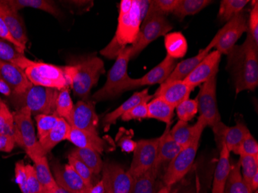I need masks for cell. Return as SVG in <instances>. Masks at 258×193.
<instances>
[{
	"label": "cell",
	"mask_w": 258,
	"mask_h": 193,
	"mask_svg": "<svg viewBox=\"0 0 258 193\" xmlns=\"http://www.w3.org/2000/svg\"><path fill=\"white\" fill-rule=\"evenodd\" d=\"M227 70L233 77L236 94L257 88L258 45L248 33L243 44L235 45L227 54Z\"/></svg>",
	"instance_id": "cell-1"
},
{
	"label": "cell",
	"mask_w": 258,
	"mask_h": 193,
	"mask_svg": "<svg viewBox=\"0 0 258 193\" xmlns=\"http://www.w3.org/2000/svg\"><path fill=\"white\" fill-rule=\"evenodd\" d=\"M142 23L141 0H122L115 34L100 53L108 59H116L127 45L132 46L136 42Z\"/></svg>",
	"instance_id": "cell-2"
},
{
	"label": "cell",
	"mask_w": 258,
	"mask_h": 193,
	"mask_svg": "<svg viewBox=\"0 0 258 193\" xmlns=\"http://www.w3.org/2000/svg\"><path fill=\"white\" fill-rule=\"evenodd\" d=\"M70 82V88L74 94L85 101L89 97L91 89L98 84L105 72L104 62L101 58L91 56L73 65L65 66Z\"/></svg>",
	"instance_id": "cell-3"
},
{
	"label": "cell",
	"mask_w": 258,
	"mask_h": 193,
	"mask_svg": "<svg viewBox=\"0 0 258 193\" xmlns=\"http://www.w3.org/2000/svg\"><path fill=\"white\" fill-rule=\"evenodd\" d=\"M58 90L32 85L23 93H14L10 98L16 110L27 107L32 114H56Z\"/></svg>",
	"instance_id": "cell-4"
},
{
	"label": "cell",
	"mask_w": 258,
	"mask_h": 193,
	"mask_svg": "<svg viewBox=\"0 0 258 193\" xmlns=\"http://www.w3.org/2000/svg\"><path fill=\"white\" fill-rule=\"evenodd\" d=\"M132 46H126L116 58L115 63L108 74L104 86L93 94L95 102L111 99L123 93V88L130 77L127 75V65L131 59Z\"/></svg>",
	"instance_id": "cell-5"
},
{
	"label": "cell",
	"mask_w": 258,
	"mask_h": 193,
	"mask_svg": "<svg viewBox=\"0 0 258 193\" xmlns=\"http://www.w3.org/2000/svg\"><path fill=\"white\" fill-rule=\"evenodd\" d=\"M13 115L17 132V145L24 149L32 161L46 155L35 133L31 111L24 107L16 110Z\"/></svg>",
	"instance_id": "cell-6"
},
{
	"label": "cell",
	"mask_w": 258,
	"mask_h": 193,
	"mask_svg": "<svg viewBox=\"0 0 258 193\" xmlns=\"http://www.w3.org/2000/svg\"><path fill=\"white\" fill-rule=\"evenodd\" d=\"M24 72L30 82L35 86L53 88L58 91L70 88L65 67L33 62Z\"/></svg>",
	"instance_id": "cell-7"
},
{
	"label": "cell",
	"mask_w": 258,
	"mask_h": 193,
	"mask_svg": "<svg viewBox=\"0 0 258 193\" xmlns=\"http://www.w3.org/2000/svg\"><path fill=\"white\" fill-rule=\"evenodd\" d=\"M172 29L166 16L147 13L141 24L140 31L136 42L132 45L131 59L136 57L152 42L167 34Z\"/></svg>",
	"instance_id": "cell-8"
},
{
	"label": "cell",
	"mask_w": 258,
	"mask_h": 193,
	"mask_svg": "<svg viewBox=\"0 0 258 193\" xmlns=\"http://www.w3.org/2000/svg\"><path fill=\"white\" fill-rule=\"evenodd\" d=\"M247 20L246 13L243 11L234 16L217 32L214 38L206 48L210 51L215 47L216 50L220 54H228L242 35L248 31Z\"/></svg>",
	"instance_id": "cell-9"
},
{
	"label": "cell",
	"mask_w": 258,
	"mask_h": 193,
	"mask_svg": "<svg viewBox=\"0 0 258 193\" xmlns=\"http://www.w3.org/2000/svg\"><path fill=\"white\" fill-rule=\"evenodd\" d=\"M203 132H199L192 142L182 147L173 160L169 162L163 177L165 185L172 186L189 172L195 160Z\"/></svg>",
	"instance_id": "cell-10"
},
{
	"label": "cell",
	"mask_w": 258,
	"mask_h": 193,
	"mask_svg": "<svg viewBox=\"0 0 258 193\" xmlns=\"http://www.w3.org/2000/svg\"><path fill=\"white\" fill-rule=\"evenodd\" d=\"M217 75L211 77L203 84L196 98L198 112L209 127H214L221 121L217 101Z\"/></svg>",
	"instance_id": "cell-11"
},
{
	"label": "cell",
	"mask_w": 258,
	"mask_h": 193,
	"mask_svg": "<svg viewBox=\"0 0 258 193\" xmlns=\"http://www.w3.org/2000/svg\"><path fill=\"white\" fill-rule=\"evenodd\" d=\"M160 137L156 139H141L133 152L131 166L127 172L133 179L143 175L154 166L157 157Z\"/></svg>",
	"instance_id": "cell-12"
},
{
	"label": "cell",
	"mask_w": 258,
	"mask_h": 193,
	"mask_svg": "<svg viewBox=\"0 0 258 193\" xmlns=\"http://www.w3.org/2000/svg\"><path fill=\"white\" fill-rule=\"evenodd\" d=\"M104 193H132L133 177L119 164L107 162L102 168Z\"/></svg>",
	"instance_id": "cell-13"
},
{
	"label": "cell",
	"mask_w": 258,
	"mask_h": 193,
	"mask_svg": "<svg viewBox=\"0 0 258 193\" xmlns=\"http://www.w3.org/2000/svg\"><path fill=\"white\" fill-rule=\"evenodd\" d=\"M175 65H176V59L166 55V57L164 58L161 63L154 68H152L143 78H137V79L129 78L128 81L126 83L125 86L123 88V93L136 89V88L137 89L140 87L163 84L172 73Z\"/></svg>",
	"instance_id": "cell-14"
},
{
	"label": "cell",
	"mask_w": 258,
	"mask_h": 193,
	"mask_svg": "<svg viewBox=\"0 0 258 193\" xmlns=\"http://www.w3.org/2000/svg\"><path fill=\"white\" fill-rule=\"evenodd\" d=\"M52 173L58 185L71 193H90L93 186L88 185L69 164L53 161L51 164Z\"/></svg>",
	"instance_id": "cell-15"
},
{
	"label": "cell",
	"mask_w": 258,
	"mask_h": 193,
	"mask_svg": "<svg viewBox=\"0 0 258 193\" xmlns=\"http://www.w3.org/2000/svg\"><path fill=\"white\" fill-rule=\"evenodd\" d=\"M95 104L93 101H80L74 105L71 118L68 124L71 127L87 131V132L98 133L99 118L95 111Z\"/></svg>",
	"instance_id": "cell-16"
},
{
	"label": "cell",
	"mask_w": 258,
	"mask_h": 193,
	"mask_svg": "<svg viewBox=\"0 0 258 193\" xmlns=\"http://www.w3.org/2000/svg\"><path fill=\"white\" fill-rule=\"evenodd\" d=\"M221 56L217 50L210 51L184 80V82L192 88H195L198 85L204 84L211 77L217 75Z\"/></svg>",
	"instance_id": "cell-17"
},
{
	"label": "cell",
	"mask_w": 258,
	"mask_h": 193,
	"mask_svg": "<svg viewBox=\"0 0 258 193\" xmlns=\"http://www.w3.org/2000/svg\"><path fill=\"white\" fill-rule=\"evenodd\" d=\"M212 129L215 134L216 140L218 141L220 145L224 143L230 152L235 154L246 135L250 132L242 120H237L236 125L233 127H228L220 121Z\"/></svg>",
	"instance_id": "cell-18"
},
{
	"label": "cell",
	"mask_w": 258,
	"mask_h": 193,
	"mask_svg": "<svg viewBox=\"0 0 258 193\" xmlns=\"http://www.w3.org/2000/svg\"><path fill=\"white\" fill-rule=\"evenodd\" d=\"M0 18L4 20L13 37L22 46L27 48L28 37L25 23L19 11L10 7L7 0H0Z\"/></svg>",
	"instance_id": "cell-19"
},
{
	"label": "cell",
	"mask_w": 258,
	"mask_h": 193,
	"mask_svg": "<svg viewBox=\"0 0 258 193\" xmlns=\"http://www.w3.org/2000/svg\"><path fill=\"white\" fill-rule=\"evenodd\" d=\"M67 140L72 142L77 148L91 149L101 154L104 151L111 148V144L99 136L98 133L80 130L75 127H71L69 135Z\"/></svg>",
	"instance_id": "cell-20"
},
{
	"label": "cell",
	"mask_w": 258,
	"mask_h": 193,
	"mask_svg": "<svg viewBox=\"0 0 258 193\" xmlns=\"http://www.w3.org/2000/svg\"><path fill=\"white\" fill-rule=\"evenodd\" d=\"M194 88L183 81H172L160 84L159 89L153 94V98H162L172 107H176L182 101L189 99Z\"/></svg>",
	"instance_id": "cell-21"
},
{
	"label": "cell",
	"mask_w": 258,
	"mask_h": 193,
	"mask_svg": "<svg viewBox=\"0 0 258 193\" xmlns=\"http://www.w3.org/2000/svg\"><path fill=\"white\" fill-rule=\"evenodd\" d=\"M0 79L7 83L14 93L24 92L33 85L24 71L2 60H0Z\"/></svg>",
	"instance_id": "cell-22"
},
{
	"label": "cell",
	"mask_w": 258,
	"mask_h": 193,
	"mask_svg": "<svg viewBox=\"0 0 258 193\" xmlns=\"http://www.w3.org/2000/svg\"><path fill=\"white\" fill-rule=\"evenodd\" d=\"M153 98V95H150L149 90L144 89L133 94L131 98L124 101L118 108L114 111L108 113L103 119V127L104 131H108L111 125L115 124L116 120L121 117L123 114H125L129 110L132 109L135 106L143 102H149Z\"/></svg>",
	"instance_id": "cell-23"
},
{
	"label": "cell",
	"mask_w": 258,
	"mask_h": 193,
	"mask_svg": "<svg viewBox=\"0 0 258 193\" xmlns=\"http://www.w3.org/2000/svg\"><path fill=\"white\" fill-rule=\"evenodd\" d=\"M207 126V123L201 116H199L197 122L194 125H189L188 122L179 120L172 128L169 130V134L176 143L184 147L190 143L197 133L204 131Z\"/></svg>",
	"instance_id": "cell-24"
},
{
	"label": "cell",
	"mask_w": 258,
	"mask_h": 193,
	"mask_svg": "<svg viewBox=\"0 0 258 193\" xmlns=\"http://www.w3.org/2000/svg\"><path fill=\"white\" fill-rule=\"evenodd\" d=\"M230 151L224 143L221 144L220 159L214 172L212 193H224L227 178L231 170L230 161Z\"/></svg>",
	"instance_id": "cell-25"
},
{
	"label": "cell",
	"mask_w": 258,
	"mask_h": 193,
	"mask_svg": "<svg viewBox=\"0 0 258 193\" xmlns=\"http://www.w3.org/2000/svg\"><path fill=\"white\" fill-rule=\"evenodd\" d=\"M169 126L170 124H168L166 131L161 136L160 140H159L157 157H156L154 165L156 168H159V166L162 164L166 163V162L169 163L171 161L173 160L174 158L180 152L182 148L174 141L172 136L169 134V130H170Z\"/></svg>",
	"instance_id": "cell-26"
},
{
	"label": "cell",
	"mask_w": 258,
	"mask_h": 193,
	"mask_svg": "<svg viewBox=\"0 0 258 193\" xmlns=\"http://www.w3.org/2000/svg\"><path fill=\"white\" fill-rule=\"evenodd\" d=\"M210 50L207 48H204L200 51L198 54L192 57L184 59L182 61L175 65V68L172 71L169 78L164 83L172 82V81H184L188 75L195 69L196 67L201 63L204 58L210 53Z\"/></svg>",
	"instance_id": "cell-27"
},
{
	"label": "cell",
	"mask_w": 258,
	"mask_h": 193,
	"mask_svg": "<svg viewBox=\"0 0 258 193\" xmlns=\"http://www.w3.org/2000/svg\"><path fill=\"white\" fill-rule=\"evenodd\" d=\"M0 60L15 65L23 71L34 62L28 59L24 53H20L14 45L2 40H0Z\"/></svg>",
	"instance_id": "cell-28"
},
{
	"label": "cell",
	"mask_w": 258,
	"mask_h": 193,
	"mask_svg": "<svg viewBox=\"0 0 258 193\" xmlns=\"http://www.w3.org/2000/svg\"><path fill=\"white\" fill-rule=\"evenodd\" d=\"M159 168L153 166L147 172L139 175L133 181L132 193H157L163 186L158 183Z\"/></svg>",
	"instance_id": "cell-29"
},
{
	"label": "cell",
	"mask_w": 258,
	"mask_h": 193,
	"mask_svg": "<svg viewBox=\"0 0 258 193\" xmlns=\"http://www.w3.org/2000/svg\"><path fill=\"white\" fill-rule=\"evenodd\" d=\"M71 130V125L65 119L60 118L56 127L46 137L39 141L45 153L50 152L56 145L67 140Z\"/></svg>",
	"instance_id": "cell-30"
},
{
	"label": "cell",
	"mask_w": 258,
	"mask_h": 193,
	"mask_svg": "<svg viewBox=\"0 0 258 193\" xmlns=\"http://www.w3.org/2000/svg\"><path fill=\"white\" fill-rule=\"evenodd\" d=\"M147 107L149 118L156 119L167 125L171 124L175 108L165 100L159 97L153 98L147 103Z\"/></svg>",
	"instance_id": "cell-31"
},
{
	"label": "cell",
	"mask_w": 258,
	"mask_h": 193,
	"mask_svg": "<svg viewBox=\"0 0 258 193\" xmlns=\"http://www.w3.org/2000/svg\"><path fill=\"white\" fill-rule=\"evenodd\" d=\"M164 43L168 56L173 59L184 57L186 54L188 44L186 39L180 32H173L165 35Z\"/></svg>",
	"instance_id": "cell-32"
},
{
	"label": "cell",
	"mask_w": 258,
	"mask_h": 193,
	"mask_svg": "<svg viewBox=\"0 0 258 193\" xmlns=\"http://www.w3.org/2000/svg\"><path fill=\"white\" fill-rule=\"evenodd\" d=\"M70 154L85 164L93 174L98 175L102 171L104 162L101 155L96 151L91 149L76 148Z\"/></svg>",
	"instance_id": "cell-33"
},
{
	"label": "cell",
	"mask_w": 258,
	"mask_h": 193,
	"mask_svg": "<svg viewBox=\"0 0 258 193\" xmlns=\"http://www.w3.org/2000/svg\"><path fill=\"white\" fill-rule=\"evenodd\" d=\"M7 4L16 10L24 8H33L46 12L53 16H58L60 11L53 1L47 0H7Z\"/></svg>",
	"instance_id": "cell-34"
},
{
	"label": "cell",
	"mask_w": 258,
	"mask_h": 193,
	"mask_svg": "<svg viewBox=\"0 0 258 193\" xmlns=\"http://www.w3.org/2000/svg\"><path fill=\"white\" fill-rule=\"evenodd\" d=\"M33 162H34L33 167H34L36 175L43 187V191L54 187L56 185V182L52 173L51 169L49 166L46 155L37 158L33 160Z\"/></svg>",
	"instance_id": "cell-35"
},
{
	"label": "cell",
	"mask_w": 258,
	"mask_h": 193,
	"mask_svg": "<svg viewBox=\"0 0 258 193\" xmlns=\"http://www.w3.org/2000/svg\"><path fill=\"white\" fill-rule=\"evenodd\" d=\"M210 0H179L172 14L180 20L187 16L195 15L211 4Z\"/></svg>",
	"instance_id": "cell-36"
},
{
	"label": "cell",
	"mask_w": 258,
	"mask_h": 193,
	"mask_svg": "<svg viewBox=\"0 0 258 193\" xmlns=\"http://www.w3.org/2000/svg\"><path fill=\"white\" fill-rule=\"evenodd\" d=\"M224 193H251L243 182L240 162L231 165V170L227 178Z\"/></svg>",
	"instance_id": "cell-37"
},
{
	"label": "cell",
	"mask_w": 258,
	"mask_h": 193,
	"mask_svg": "<svg viewBox=\"0 0 258 193\" xmlns=\"http://www.w3.org/2000/svg\"><path fill=\"white\" fill-rule=\"evenodd\" d=\"M248 3V0H223L220 2L219 20L227 23L234 16L243 11Z\"/></svg>",
	"instance_id": "cell-38"
},
{
	"label": "cell",
	"mask_w": 258,
	"mask_h": 193,
	"mask_svg": "<svg viewBox=\"0 0 258 193\" xmlns=\"http://www.w3.org/2000/svg\"><path fill=\"white\" fill-rule=\"evenodd\" d=\"M74 109L73 101L71 97L70 88L60 90L56 101V114L68 122Z\"/></svg>",
	"instance_id": "cell-39"
},
{
	"label": "cell",
	"mask_w": 258,
	"mask_h": 193,
	"mask_svg": "<svg viewBox=\"0 0 258 193\" xmlns=\"http://www.w3.org/2000/svg\"><path fill=\"white\" fill-rule=\"evenodd\" d=\"M239 162L240 168H242L241 175L243 182L250 189L252 179L255 174L258 172V155H242Z\"/></svg>",
	"instance_id": "cell-40"
},
{
	"label": "cell",
	"mask_w": 258,
	"mask_h": 193,
	"mask_svg": "<svg viewBox=\"0 0 258 193\" xmlns=\"http://www.w3.org/2000/svg\"><path fill=\"white\" fill-rule=\"evenodd\" d=\"M61 117L56 114H38L35 116L37 126L38 141L46 137L56 127Z\"/></svg>",
	"instance_id": "cell-41"
},
{
	"label": "cell",
	"mask_w": 258,
	"mask_h": 193,
	"mask_svg": "<svg viewBox=\"0 0 258 193\" xmlns=\"http://www.w3.org/2000/svg\"><path fill=\"white\" fill-rule=\"evenodd\" d=\"M0 134L12 136L17 142V132L14 115L7 104L0 109Z\"/></svg>",
	"instance_id": "cell-42"
},
{
	"label": "cell",
	"mask_w": 258,
	"mask_h": 193,
	"mask_svg": "<svg viewBox=\"0 0 258 193\" xmlns=\"http://www.w3.org/2000/svg\"><path fill=\"white\" fill-rule=\"evenodd\" d=\"M175 109L179 120L185 122H188L192 120L198 113L197 101L196 99H189V98L182 101L175 107Z\"/></svg>",
	"instance_id": "cell-43"
},
{
	"label": "cell",
	"mask_w": 258,
	"mask_h": 193,
	"mask_svg": "<svg viewBox=\"0 0 258 193\" xmlns=\"http://www.w3.org/2000/svg\"><path fill=\"white\" fill-rule=\"evenodd\" d=\"M179 0H150L147 13H155L165 16L168 14H172L179 4Z\"/></svg>",
	"instance_id": "cell-44"
},
{
	"label": "cell",
	"mask_w": 258,
	"mask_h": 193,
	"mask_svg": "<svg viewBox=\"0 0 258 193\" xmlns=\"http://www.w3.org/2000/svg\"><path fill=\"white\" fill-rule=\"evenodd\" d=\"M133 132L127 131L126 129L120 128L119 132L116 136V143L118 147L121 148V151L127 153L133 152L137 146V142L133 140Z\"/></svg>",
	"instance_id": "cell-45"
},
{
	"label": "cell",
	"mask_w": 258,
	"mask_h": 193,
	"mask_svg": "<svg viewBox=\"0 0 258 193\" xmlns=\"http://www.w3.org/2000/svg\"><path fill=\"white\" fill-rule=\"evenodd\" d=\"M68 164H69L74 170L85 180L88 185L93 186L92 184V175L93 173L90 170L89 168L85 164L80 161L79 159H77L76 157L69 154L68 155Z\"/></svg>",
	"instance_id": "cell-46"
},
{
	"label": "cell",
	"mask_w": 258,
	"mask_h": 193,
	"mask_svg": "<svg viewBox=\"0 0 258 193\" xmlns=\"http://www.w3.org/2000/svg\"><path fill=\"white\" fill-rule=\"evenodd\" d=\"M236 154L240 155V156H242V155H251V156L258 155L257 142L252 136L250 132H248L246 135L244 139L240 143Z\"/></svg>",
	"instance_id": "cell-47"
},
{
	"label": "cell",
	"mask_w": 258,
	"mask_h": 193,
	"mask_svg": "<svg viewBox=\"0 0 258 193\" xmlns=\"http://www.w3.org/2000/svg\"><path fill=\"white\" fill-rule=\"evenodd\" d=\"M147 103H141L135 106L132 109L129 110L121 116V120L123 121H129L132 120H143V119L149 118Z\"/></svg>",
	"instance_id": "cell-48"
},
{
	"label": "cell",
	"mask_w": 258,
	"mask_h": 193,
	"mask_svg": "<svg viewBox=\"0 0 258 193\" xmlns=\"http://www.w3.org/2000/svg\"><path fill=\"white\" fill-rule=\"evenodd\" d=\"M15 178L17 185L20 187L22 193H30L27 185V174L26 165L23 160L18 161L16 163Z\"/></svg>",
	"instance_id": "cell-49"
},
{
	"label": "cell",
	"mask_w": 258,
	"mask_h": 193,
	"mask_svg": "<svg viewBox=\"0 0 258 193\" xmlns=\"http://www.w3.org/2000/svg\"><path fill=\"white\" fill-rule=\"evenodd\" d=\"M27 174V185L30 193H43V188L37 178L34 167L31 165H26Z\"/></svg>",
	"instance_id": "cell-50"
},
{
	"label": "cell",
	"mask_w": 258,
	"mask_h": 193,
	"mask_svg": "<svg viewBox=\"0 0 258 193\" xmlns=\"http://www.w3.org/2000/svg\"><path fill=\"white\" fill-rule=\"evenodd\" d=\"M247 21L248 31L255 43L258 45V2L254 1V6L250 13V17Z\"/></svg>",
	"instance_id": "cell-51"
},
{
	"label": "cell",
	"mask_w": 258,
	"mask_h": 193,
	"mask_svg": "<svg viewBox=\"0 0 258 193\" xmlns=\"http://www.w3.org/2000/svg\"><path fill=\"white\" fill-rule=\"evenodd\" d=\"M0 39H2V40H4V41L11 43L12 45H14L20 53H24L26 49H27V48L22 46L20 43H19L13 37L11 33L9 31L7 26H6L4 20L1 18H0Z\"/></svg>",
	"instance_id": "cell-52"
},
{
	"label": "cell",
	"mask_w": 258,
	"mask_h": 193,
	"mask_svg": "<svg viewBox=\"0 0 258 193\" xmlns=\"http://www.w3.org/2000/svg\"><path fill=\"white\" fill-rule=\"evenodd\" d=\"M17 142L14 137L0 134V152H10L15 148Z\"/></svg>",
	"instance_id": "cell-53"
},
{
	"label": "cell",
	"mask_w": 258,
	"mask_h": 193,
	"mask_svg": "<svg viewBox=\"0 0 258 193\" xmlns=\"http://www.w3.org/2000/svg\"><path fill=\"white\" fill-rule=\"evenodd\" d=\"M0 94L7 96L8 98L13 94V90L10 88V85L1 79H0Z\"/></svg>",
	"instance_id": "cell-54"
},
{
	"label": "cell",
	"mask_w": 258,
	"mask_h": 193,
	"mask_svg": "<svg viewBox=\"0 0 258 193\" xmlns=\"http://www.w3.org/2000/svg\"><path fill=\"white\" fill-rule=\"evenodd\" d=\"M43 193H71L68 190L65 189V188H62L60 185H58L56 184L54 187L53 188H50V189L46 190V191H43Z\"/></svg>",
	"instance_id": "cell-55"
},
{
	"label": "cell",
	"mask_w": 258,
	"mask_h": 193,
	"mask_svg": "<svg viewBox=\"0 0 258 193\" xmlns=\"http://www.w3.org/2000/svg\"><path fill=\"white\" fill-rule=\"evenodd\" d=\"M90 193H104V185L101 180L96 185H93Z\"/></svg>",
	"instance_id": "cell-56"
},
{
	"label": "cell",
	"mask_w": 258,
	"mask_h": 193,
	"mask_svg": "<svg viewBox=\"0 0 258 193\" xmlns=\"http://www.w3.org/2000/svg\"><path fill=\"white\" fill-rule=\"evenodd\" d=\"M157 193H172V188H171V186H166V185H164Z\"/></svg>",
	"instance_id": "cell-57"
},
{
	"label": "cell",
	"mask_w": 258,
	"mask_h": 193,
	"mask_svg": "<svg viewBox=\"0 0 258 193\" xmlns=\"http://www.w3.org/2000/svg\"><path fill=\"white\" fill-rule=\"evenodd\" d=\"M6 103L4 102V101H3L2 99H1V98H0V109H1V108H2L3 107H4V106H5L6 105Z\"/></svg>",
	"instance_id": "cell-58"
},
{
	"label": "cell",
	"mask_w": 258,
	"mask_h": 193,
	"mask_svg": "<svg viewBox=\"0 0 258 193\" xmlns=\"http://www.w3.org/2000/svg\"><path fill=\"white\" fill-rule=\"evenodd\" d=\"M172 193H176V191H174V192H172Z\"/></svg>",
	"instance_id": "cell-59"
},
{
	"label": "cell",
	"mask_w": 258,
	"mask_h": 193,
	"mask_svg": "<svg viewBox=\"0 0 258 193\" xmlns=\"http://www.w3.org/2000/svg\"><path fill=\"white\" fill-rule=\"evenodd\" d=\"M197 193H199V192H197Z\"/></svg>",
	"instance_id": "cell-60"
}]
</instances>
